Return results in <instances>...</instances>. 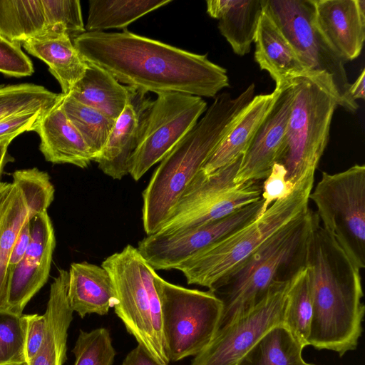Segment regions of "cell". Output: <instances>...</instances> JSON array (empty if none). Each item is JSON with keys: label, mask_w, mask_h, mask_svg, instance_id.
Returning a JSON list of instances; mask_svg holds the SVG:
<instances>
[{"label": "cell", "mask_w": 365, "mask_h": 365, "mask_svg": "<svg viewBox=\"0 0 365 365\" xmlns=\"http://www.w3.org/2000/svg\"><path fill=\"white\" fill-rule=\"evenodd\" d=\"M274 90L272 107L242 155L234 179L236 185L264 180L277 160L291 112L293 88L289 81Z\"/></svg>", "instance_id": "16"}, {"label": "cell", "mask_w": 365, "mask_h": 365, "mask_svg": "<svg viewBox=\"0 0 365 365\" xmlns=\"http://www.w3.org/2000/svg\"><path fill=\"white\" fill-rule=\"evenodd\" d=\"M72 352L74 365H113L116 355L110 331L104 327L80 330Z\"/></svg>", "instance_id": "35"}, {"label": "cell", "mask_w": 365, "mask_h": 365, "mask_svg": "<svg viewBox=\"0 0 365 365\" xmlns=\"http://www.w3.org/2000/svg\"><path fill=\"white\" fill-rule=\"evenodd\" d=\"M242 158L208 175L200 170L156 233L172 234L210 223L259 200L260 181L234 183Z\"/></svg>", "instance_id": "11"}, {"label": "cell", "mask_w": 365, "mask_h": 365, "mask_svg": "<svg viewBox=\"0 0 365 365\" xmlns=\"http://www.w3.org/2000/svg\"><path fill=\"white\" fill-rule=\"evenodd\" d=\"M264 10L287 38L310 76L335 97L337 105L354 113L349 95L345 61L333 50L315 20L314 0H264Z\"/></svg>", "instance_id": "8"}, {"label": "cell", "mask_w": 365, "mask_h": 365, "mask_svg": "<svg viewBox=\"0 0 365 365\" xmlns=\"http://www.w3.org/2000/svg\"><path fill=\"white\" fill-rule=\"evenodd\" d=\"M322 227L359 269L365 267V166L323 172L309 196Z\"/></svg>", "instance_id": "10"}, {"label": "cell", "mask_w": 365, "mask_h": 365, "mask_svg": "<svg viewBox=\"0 0 365 365\" xmlns=\"http://www.w3.org/2000/svg\"><path fill=\"white\" fill-rule=\"evenodd\" d=\"M305 267L312 304L308 345L342 356L356 349L362 333L365 306L361 269L322 227L316 212Z\"/></svg>", "instance_id": "2"}, {"label": "cell", "mask_w": 365, "mask_h": 365, "mask_svg": "<svg viewBox=\"0 0 365 365\" xmlns=\"http://www.w3.org/2000/svg\"><path fill=\"white\" fill-rule=\"evenodd\" d=\"M45 112L26 113L8 117L0 120V143L11 142L19 135L34 131V128Z\"/></svg>", "instance_id": "41"}, {"label": "cell", "mask_w": 365, "mask_h": 365, "mask_svg": "<svg viewBox=\"0 0 365 365\" xmlns=\"http://www.w3.org/2000/svg\"><path fill=\"white\" fill-rule=\"evenodd\" d=\"M101 266L111 278L114 311L127 331L156 361L169 365L163 342L160 304L153 281L155 271L130 245L106 257Z\"/></svg>", "instance_id": "7"}, {"label": "cell", "mask_w": 365, "mask_h": 365, "mask_svg": "<svg viewBox=\"0 0 365 365\" xmlns=\"http://www.w3.org/2000/svg\"><path fill=\"white\" fill-rule=\"evenodd\" d=\"M10 141H3L0 143V177L6 164L11 160V158L8 154V146Z\"/></svg>", "instance_id": "45"}, {"label": "cell", "mask_w": 365, "mask_h": 365, "mask_svg": "<svg viewBox=\"0 0 365 365\" xmlns=\"http://www.w3.org/2000/svg\"><path fill=\"white\" fill-rule=\"evenodd\" d=\"M73 43L86 62L106 70L120 83L146 93L178 92L212 98L229 86L226 70L210 61L207 55L127 29L86 31L74 37Z\"/></svg>", "instance_id": "1"}, {"label": "cell", "mask_w": 365, "mask_h": 365, "mask_svg": "<svg viewBox=\"0 0 365 365\" xmlns=\"http://www.w3.org/2000/svg\"><path fill=\"white\" fill-rule=\"evenodd\" d=\"M159 298L163 347L170 361L196 356L217 332L222 303L211 290L188 289L153 274Z\"/></svg>", "instance_id": "9"}, {"label": "cell", "mask_w": 365, "mask_h": 365, "mask_svg": "<svg viewBox=\"0 0 365 365\" xmlns=\"http://www.w3.org/2000/svg\"><path fill=\"white\" fill-rule=\"evenodd\" d=\"M285 168L280 163H274L269 175L262 185V207L258 215L261 217L276 201L289 196L295 186L287 180Z\"/></svg>", "instance_id": "39"}, {"label": "cell", "mask_w": 365, "mask_h": 365, "mask_svg": "<svg viewBox=\"0 0 365 365\" xmlns=\"http://www.w3.org/2000/svg\"><path fill=\"white\" fill-rule=\"evenodd\" d=\"M34 71L31 59L21 49V43L0 35V72L9 76L25 77Z\"/></svg>", "instance_id": "38"}, {"label": "cell", "mask_w": 365, "mask_h": 365, "mask_svg": "<svg viewBox=\"0 0 365 365\" xmlns=\"http://www.w3.org/2000/svg\"><path fill=\"white\" fill-rule=\"evenodd\" d=\"M129 94V86H123L108 71L92 63H88L83 76L68 93L115 120L123 111Z\"/></svg>", "instance_id": "26"}, {"label": "cell", "mask_w": 365, "mask_h": 365, "mask_svg": "<svg viewBox=\"0 0 365 365\" xmlns=\"http://www.w3.org/2000/svg\"><path fill=\"white\" fill-rule=\"evenodd\" d=\"M61 99L39 118L34 130L40 138L39 149L46 161L87 168L93 157L77 129L71 123Z\"/></svg>", "instance_id": "19"}, {"label": "cell", "mask_w": 365, "mask_h": 365, "mask_svg": "<svg viewBox=\"0 0 365 365\" xmlns=\"http://www.w3.org/2000/svg\"><path fill=\"white\" fill-rule=\"evenodd\" d=\"M365 69L363 68L359 76L354 83L350 84L349 88V95L350 98L356 101L359 99H364L365 98Z\"/></svg>", "instance_id": "44"}, {"label": "cell", "mask_w": 365, "mask_h": 365, "mask_svg": "<svg viewBox=\"0 0 365 365\" xmlns=\"http://www.w3.org/2000/svg\"><path fill=\"white\" fill-rule=\"evenodd\" d=\"M61 93L33 83L0 86V120L32 112H46L61 98Z\"/></svg>", "instance_id": "33"}, {"label": "cell", "mask_w": 365, "mask_h": 365, "mask_svg": "<svg viewBox=\"0 0 365 365\" xmlns=\"http://www.w3.org/2000/svg\"><path fill=\"white\" fill-rule=\"evenodd\" d=\"M312 304L306 267L292 277L287 292L284 326L305 347L308 345Z\"/></svg>", "instance_id": "32"}, {"label": "cell", "mask_w": 365, "mask_h": 365, "mask_svg": "<svg viewBox=\"0 0 365 365\" xmlns=\"http://www.w3.org/2000/svg\"><path fill=\"white\" fill-rule=\"evenodd\" d=\"M317 26L345 61L356 58L365 39L364 0H314Z\"/></svg>", "instance_id": "18"}, {"label": "cell", "mask_w": 365, "mask_h": 365, "mask_svg": "<svg viewBox=\"0 0 365 365\" xmlns=\"http://www.w3.org/2000/svg\"><path fill=\"white\" fill-rule=\"evenodd\" d=\"M22 46L28 53L48 65L65 95L70 93L88 68V63L66 33L48 34L29 39Z\"/></svg>", "instance_id": "25"}, {"label": "cell", "mask_w": 365, "mask_h": 365, "mask_svg": "<svg viewBox=\"0 0 365 365\" xmlns=\"http://www.w3.org/2000/svg\"><path fill=\"white\" fill-rule=\"evenodd\" d=\"M25 363L22 315L0 310V365Z\"/></svg>", "instance_id": "36"}, {"label": "cell", "mask_w": 365, "mask_h": 365, "mask_svg": "<svg viewBox=\"0 0 365 365\" xmlns=\"http://www.w3.org/2000/svg\"><path fill=\"white\" fill-rule=\"evenodd\" d=\"M292 279L272 285L260 301L218 329L191 365H237L268 331L284 325Z\"/></svg>", "instance_id": "12"}, {"label": "cell", "mask_w": 365, "mask_h": 365, "mask_svg": "<svg viewBox=\"0 0 365 365\" xmlns=\"http://www.w3.org/2000/svg\"><path fill=\"white\" fill-rule=\"evenodd\" d=\"M53 33L43 0H0V35L12 42Z\"/></svg>", "instance_id": "28"}, {"label": "cell", "mask_w": 365, "mask_h": 365, "mask_svg": "<svg viewBox=\"0 0 365 365\" xmlns=\"http://www.w3.org/2000/svg\"><path fill=\"white\" fill-rule=\"evenodd\" d=\"M314 184H299L287 197L274 202L259 217L199 251L175 269L188 284L209 289L240 266L266 240L309 210Z\"/></svg>", "instance_id": "5"}, {"label": "cell", "mask_w": 365, "mask_h": 365, "mask_svg": "<svg viewBox=\"0 0 365 365\" xmlns=\"http://www.w3.org/2000/svg\"><path fill=\"white\" fill-rule=\"evenodd\" d=\"M313 213L309 209L281 228L210 289L222 303L218 329L260 301L272 285L292 279L305 266Z\"/></svg>", "instance_id": "4"}, {"label": "cell", "mask_w": 365, "mask_h": 365, "mask_svg": "<svg viewBox=\"0 0 365 365\" xmlns=\"http://www.w3.org/2000/svg\"><path fill=\"white\" fill-rule=\"evenodd\" d=\"M262 204L260 199L220 220L178 232L147 235L137 249L155 271L175 269L199 251L257 219Z\"/></svg>", "instance_id": "14"}, {"label": "cell", "mask_w": 365, "mask_h": 365, "mask_svg": "<svg viewBox=\"0 0 365 365\" xmlns=\"http://www.w3.org/2000/svg\"><path fill=\"white\" fill-rule=\"evenodd\" d=\"M31 242V229L29 220H26L14 242L9 260L8 274L24 257Z\"/></svg>", "instance_id": "42"}, {"label": "cell", "mask_w": 365, "mask_h": 365, "mask_svg": "<svg viewBox=\"0 0 365 365\" xmlns=\"http://www.w3.org/2000/svg\"><path fill=\"white\" fill-rule=\"evenodd\" d=\"M254 42L255 61L262 70L269 73L276 86L298 76H310L287 38L264 9Z\"/></svg>", "instance_id": "21"}, {"label": "cell", "mask_w": 365, "mask_h": 365, "mask_svg": "<svg viewBox=\"0 0 365 365\" xmlns=\"http://www.w3.org/2000/svg\"><path fill=\"white\" fill-rule=\"evenodd\" d=\"M29 220L25 200L13 182H0V310L6 307L10 255L25 222Z\"/></svg>", "instance_id": "27"}, {"label": "cell", "mask_w": 365, "mask_h": 365, "mask_svg": "<svg viewBox=\"0 0 365 365\" xmlns=\"http://www.w3.org/2000/svg\"><path fill=\"white\" fill-rule=\"evenodd\" d=\"M290 82L293 101L276 163L285 168L287 180L296 187L314 183L338 105L333 94L314 78L302 76Z\"/></svg>", "instance_id": "6"}, {"label": "cell", "mask_w": 365, "mask_h": 365, "mask_svg": "<svg viewBox=\"0 0 365 365\" xmlns=\"http://www.w3.org/2000/svg\"><path fill=\"white\" fill-rule=\"evenodd\" d=\"M61 104L66 116L89 148L94 161L103 150L115 120L68 94H63Z\"/></svg>", "instance_id": "31"}, {"label": "cell", "mask_w": 365, "mask_h": 365, "mask_svg": "<svg viewBox=\"0 0 365 365\" xmlns=\"http://www.w3.org/2000/svg\"><path fill=\"white\" fill-rule=\"evenodd\" d=\"M67 297L70 307L81 318L87 314H107L115 301L108 272L102 267L83 261L73 262L68 271Z\"/></svg>", "instance_id": "22"}, {"label": "cell", "mask_w": 365, "mask_h": 365, "mask_svg": "<svg viewBox=\"0 0 365 365\" xmlns=\"http://www.w3.org/2000/svg\"><path fill=\"white\" fill-rule=\"evenodd\" d=\"M22 320L24 329V354L27 362L36 356L43 343L46 318L44 314H22Z\"/></svg>", "instance_id": "40"}, {"label": "cell", "mask_w": 365, "mask_h": 365, "mask_svg": "<svg viewBox=\"0 0 365 365\" xmlns=\"http://www.w3.org/2000/svg\"><path fill=\"white\" fill-rule=\"evenodd\" d=\"M31 242L16 266L9 274L6 310L17 315L46 283L56 246L53 227L48 213L29 219Z\"/></svg>", "instance_id": "15"}, {"label": "cell", "mask_w": 365, "mask_h": 365, "mask_svg": "<svg viewBox=\"0 0 365 365\" xmlns=\"http://www.w3.org/2000/svg\"><path fill=\"white\" fill-rule=\"evenodd\" d=\"M207 110L202 98L178 92L158 94L153 101L129 174L140 180L160 162Z\"/></svg>", "instance_id": "13"}, {"label": "cell", "mask_w": 365, "mask_h": 365, "mask_svg": "<svg viewBox=\"0 0 365 365\" xmlns=\"http://www.w3.org/2000/svg\"><path fill=\"white\" fill-rule=\"evenodd\" d=\"M130 88L128 101L115 120L101 153L95 158L98 168L115 180L129 174L131 158L137 149L153 103L148 93Z\"/></svg>", "instance_id": "17"}, {"label": "cell", "mask_w": 365, "mask_h": 365, "mask_svg": "<svg viewBox=\"0 0 365 365\" xmlns=\"http://www.w3.org/2000/svg\"><path fill=\"white\" fill-rule=\"evenodd\" d=\"M275 96L274 90L271 93L254 96L202 165L200 171L203 174L210 175L243 155Z\"/></svg>", "instance_id": "23"}, {"label": "cell", "mask_w": 365, "mask_h": 365, "mask_svg": "<svg viewBox=\"0 0 365 365\" xmlns=\"http://www.w3.org/2000/svg\"><path fill=\"white\" fill-rule=\"evenodd\" d=\"M172 0H90L86 31L123 29Z\"/></svg>", "instance_id": "29"}, {"label": "cell", "mask_w": 365, "mask_h": 365, "mask_svg": "<svg viewBox=\"0 0 365 365\" xmlns=\"http://www.w3.org/2000/svg\"><path fill=\"white\" fill-rule=\"evenodd\" d=\"M207 13L218 20L220 34L235 53H248L263 12L264 0H210Z\"/></svg>", "instance_id": "24"}, {"label": "cell", "mask_w": 365, "mask_h": 365, "mask_svg": "<svg viewBox=\"0 0 365 365\" xmlns=\"http://www.w3.org/2000/svg\"><path fill=\"white\" fill-rule=\"evenodd\" d=\"M255 85L237 97L217 95L203 117L160 162L142 192V220L147 235L156 233L217 145L254 98Z\"/></svg>", "instance_id": "3"}, {"label": "cell", "mask_w": 365, "mask_h": 365, "mask_svg": "<svg viewBox=\"0 0 365 365\" xmlns=\"http://www.w3.org/2000/svg\"><path fill=\"white\" fill-rule=\"evenodd\" d=\"M304 346L284 326L268 331L237 365H304Z\"/></svg>", "instance_id": "30"}, {"label": "cell", "mask_w": 365, "mask_h": 365, "mask_svg": "<svg viewBox=\"0 0 365 365\" xmlns=\"http://www.w3.org/2000/svg\"><path fill=\"white\" fill-rule=\"evenodd\" d=\"M48 21L53 33L75 37L86 32L78 0H43Z\"/></svg>", "instance_id": "37"}, {"label": "cell", "mask_w": 365, "mask_h": 365, "mask_svg": "<svg viewBox=\"0 0 365 365\" xmlns=\"http://www.w3.org/2000/svg\"><path fill=\"white\" fill-rule=\"evenodd\" d=\"M12 176V182L19 190L25 200L29 218L47 212L55 192L48 174L33 168L16 170Z\"/></svg>", "instance_id": "34"}, {"label": "cell", "mask_w": 365, "mask_h": 365, "mask_svg": "<svg viewBox=\"0 0 365 365\" xmlns=\"http://www.w3.org/2000/svg\"><path fill=\"white\" fill-rule=\"evenodd\" d=\"M121 365H165L156 361L142 346L132 349L125 357Z\"/></svg>", "instance_id": "43"}, {"label": "cell", "mask_w": 365, "mask_h": 365, "mask_svg": "<svg viewBox=\"0 0 365 365\" xmlns=\"http://www.w3.org/2000/svg\"><path fill=\"white\" fill-rule=\"evenodd\" d=\"M304 365H317V364H310V363H306V362H304Z\"/></svg>", "instance_id": "46"}, {"label": "cell", "mask_w": 365, "mask_h": 365, "mask_svg": "<svg viewBox=\"0 0 365 365\" xmlns=\"http://www.w3.org/2000/svg\"><path fill=\"white\" fill-rule=\"evenodd\" d=\"M68 271L60 269L51 284L43 343L36 354L24 365H63L66 357L68 330L73 319L67 292Z\"/></svg>", "instance_id": "20"}]
</instances>
